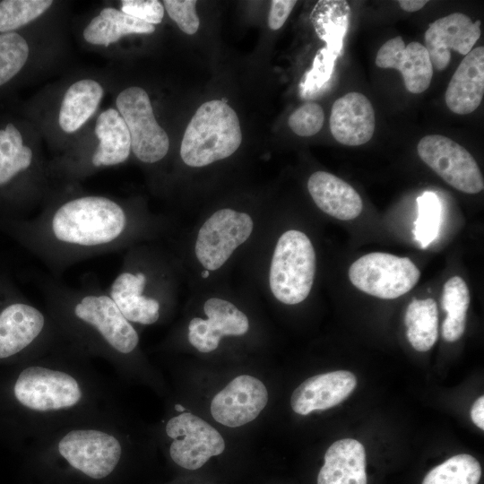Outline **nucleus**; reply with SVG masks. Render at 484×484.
<instances>
[{
    "label": "nucleus",
    "instance_id": "3",
    "mask_svg": "<svg viewBox=\"0 0 484 484\" xmlns=\"http://www.w3.org/2000/svg\"><path fill=\"white\" fill-rule=\"evenodd\" d=\"M57 459L44 468L49 484H102L117 472L123 450L118 439L99 429L67 432L56 446Z\"/></svg>",
    "mask_w": 484,
    "mask_h": 484
},
{
    "label": "nucleus",
    "instance_id": "29",
    "mask_svg": "<svg viewBox=\"0 0 484 484\" xmlns=\"http://www.w3.org/2000/svg\"><path fill=\"white\" fill-rule=\"evenodd\" d=\"M32 158V151L23 145L21 133L13 124L0 130V186L27 170Z\"/></svg>",
    "mask_w": 484,
    "mask_h": 484
},
{
    "label": "nucleus",
    "instance_id": "39",
    "mask_svg": "<svg viewBox=\"0 0 484 484\" xmlns=\"http://www.w3.org/2000/svg\"><path fill=\"white\" fill-rule=\"evenodd\" d=\"M471 417L473 423L480 428L484 429V396L477 399L471 410Z\"/></svg>",
    "mask_w": 484,
    "mask_h": 484
},
{
    "label": "nucleus",
    "instance_id": "9",
    "mask_svg": "<svg viewBox=\"0 0 484 484\" xmlns=\"http://www.w3.org/2000/svg\"><path fill=\"white\" fill-rule=\"evenodd\" d=\"M417 151L424 163L455 189L471 194L483 190V177L475 159L454 140L428 134L419 140Z\"/></svg>",
    "mask_w": 484,
    "mask_h": 484
},
{
    "label": "nucleus",
    "instance_id": "4",
    "mask_svg": "<svg viewBox=\"0 0 484 484\" xmlns=\"http://www.w3.org/2000/svg\"><path fill=\"white\" fill-rule=\"evenodd\" d=\"M242 133L235 110L220 99L202 104L185 131L180 156L194 168L207 166L232 155L240 146Z\"/></svg>",
    "mask_w": 484,
    "mask_h": 484
},
{
    "label": "nucleus",
    "instance_id": "31",
    "mask_svg": "<svg viewBox=\"0 0 484 484\" xmlns=\"http://www.w3.org/2000/svg\"><path fill=\"white\" fill-rule=\"evenodd\" d=\"M418 217L414 222V237L420 247L426 248L439 233L441 203L437 195L427 191L417 198Z\"/></svg>",
    "mask_w": 484,
    "mask_h": 484
},
{
    "label": "nucleus",
    "instance_id": "15",
    "mask_svg": "<svg viewBox=\"0 0 484 484\" xmlns=\"http://www.w3.org/2000/svg\"><path fill=\"white\" fill-rule=\"evenodd\" d=\"M375 62L379 68L398 70L411 93H421L430 85L433 66L427 48L419 42L406 46L402 37L393 38L380 47Z\"/></svg>",
    "mask_w": 484,
    "mask_h": 484
},
{
    "label": "nucleus",
    "instance_id": "1",
    "mask_svg": "<svg viewBox=\"0 0 484 484\" xmlns=\"http://www.w3.org/2000/svg\"><path fill=\"white\" fill-rule=\"evenodd\" d=\"M124 207L111 198L86 195L44 212L30 226L32 248L52 271L112 252L127 233Z\"/></svg>",
    "mask_w": 484,
    "mask_h": 484
},
{
    "label": "nucleus",
    "instance_id": "36",
    "mask_svg": "<svg viewBox=\"0 0 484 484\" xmlns=\"http://www.w3.org/2000/svg\"><path fill=\"white\" fill-rule=\"evenodd\" d=\"M196 3L194 0H164L163 5L179 29L188 35H193L200 25L195 10Z\"/></svg>",
    "mask_w": 484,
    "mask_h": 484
},
{
    "label": "nucleus",
    "instance_id": "26",
    "mask_svg": "<svg viewBox=\"0 0 484 484\" xmlns=\"http://www.w3.org/2000/svg\"><path fill=\"white\" fill-rule=\"evenodd\" d=\"M350 9L347 1L321 0L313 8L310 19L315 33L332 53L341 55L349 27Z\"/></svg>",
    "mask_w": 484,
    "mask_h": 484
},
{
    "label": "nucleus",
    "instance_id": "30",
    "mask_svg": "<svg viewBox=\"0 0 484 484\" xmlns=\"http://www.w3.org/2000/svg\"><path fill=\"white\" fill-rule=\"evenodd\" d=\"M480 477V462L473 456L462 454L429 471L421 484H478Z\"/></svg>",
    "mask_w": 484,
    "mask_h": 484
},
{
    "label": "nucleus",
    "instance_id": "35",
    "mask_svg": "<svg viewBox=\"0 0 484 484\" xmlns=\"http://www.w3.org/2000/svg\"><path fill=\"white\" fill-rule=\"evenodd\" d=\"M323 108L314 102L305 103L297 108L289 117L290 129L299 136H312L317 134L324 124Z\"/></svg>",
    "mask_w": 484,
    "mask_h": 484
},
{
    "label": "nucleus",
    "instance_id": "13",
    "mask_svg": "<svg viewBox=\"0 0 484 484\" xmlns=\"http://www.w3.org/2000/svg\"><path fill=\"white\" fill-rule=\"evenodd\" d=\"M480 23L458 12L430 23L424 35V46L433 69L442 71L447 67L451 50L466 56L480 37Z\"/></svg>",
    "mask_w": 484,
    "mask_h": 484
},
{
    "label": "nucleus",
    "instance_id": "40",
    "mask_svg": "<svg viewBox=\"0 0 484 484\" xmlns=\"http://www.w3.org/2000/svg\"><path fill=\"white\" fill-rule=\"evenodd\" d=\"M401 8L406 12H416L423 8L428 1L426 0H400Z\"/></svg>",
    "mask_w": 484,
    "mask_h": 484
},
{
    "label": "nucleus",
    "instance_id": "14",
    "mask_svg": "<svg viewBox=\"0 0 484 484\" xmlns=\"http://www.w3.org/2000/svg\"><path fill=\"white\" fill-rule=\"evenodd\" d=\"M203 310L207 319L194 317L188 324V341L201 352L216 350L225 335H243L249 329L247 316L228 300L211 298Z\"/></svg>",
    "mask_w": 484,
    "mask_h": 484
},
{
    "label": "nucleus",
    "instance_id": "28",
    "mask_svg": "<svg viewBox=\"0 0 484 484\" xmlns=\"http://www.w3.org/2000/svg\"><path fill=\"white\" fill-rule=\"evenodd\" d=\"M470 300L469 289L461 277L454 276L447 280L441 299L442 308L446 312L442 324V336L446 341H455L463 334Z\"/></svg>",
    "mask_w": 484,
    "mask_h": 484
},
{
    "label": "nucleus",
    "instance_id": "21",
    "mask_svg": "<svg viewBox=\"0 0 484 484\" xmlns=\"http://www.w3.org/2000/svg\"><path fill=\"white\" fill-rule=\"evenodd\" d=\"M146 280L147 274L142 271L124 269L116 276L107 291L130 323L149 325L160 318V302L142 297Z\"/></svg>",
    "mask_w": 484,
    "mask_h": 484
},
{
    "label": "nucleus",
    "instance_id": "27",
    "mask_svg": "<svg viewBox=\"0 0 484 484\" xmlns=\"http://www.w3.org/2000/svg\"><path fill=\"white\" fill-rule=\"evenodd\" d=\"M404 324L406 336L418 351H428L437 340L438 315L433 298L413 299L407 307Z\"/></svg>",
    "mask_w": 484,
    "mask_h": 484
},
{
    "label": "nucleus",
    "instance_id": "17",
    "mask_svg": "<svg viewBox=\"0 0 484 484\" xmlns=\"http://www.w3.org/2000/svg\"><path fill=\"white\" fill-rule=\"evenodd\" d=\"M356 385L355 376L346 370L314 376L294 390L290 398L291 408L300 415L332 408L344 401Z\"/></svg>",
    "mask_w": 484,
    "mask_h": 484
},
{
    "label": "nucleus",
    "instance_id": "37",
    "mask_svg": "<svg viewBox=\"0 0 484 484\" xmlns=\"http://www.w3.org/2000/svg\"><path fill=\"white\" fill-rule=\"evenodd\" d=\"M121 11L152 25L160 23L164 16L163 5L157 0H123Z\"/></svg>",
    "mask_w": 484,
    "mask_h": 484
},
{
    "label": "nucleus",
    "instance_id": "2",
    "mask_svg": "<svg viewBox=\"0 0 484 484\" xmlns=\"http://www.w3.org/2000/svg\"><path fill=\"white\" fill-rule=\"evenodd\" d=\"M42 288L51 307L69 315L108 348L125 355L138 346L136 330L107 291L90 284L70 288L53 281H45Z\"/></svg>",
    "mask_w": 484,
    "mask_h": 484
},
{
    "label": "nucleus",
    "instance_id": "38",
    "mask_svg": "<svg viewBox=\"0 0 484 484\" xmlns=\"http://www.w3.org/2000/svg\"><path fill=\"white\" fill-rule=\"evenodd\" d=\"M296 4L297 1L294 0H272L268 16L270 29L273 30L281 29Z\"/></svg>",
    "mask_w": 484,
    "mask_h": 484
},
{
    "label": "nucleus",
    "instance_id": "20",
    "mask_svg": "<svg viewBox=\"0 0 484 484\" xmlns=\"http://www.w3.org/2000/svg\"><path fill=\"white\" fill-rule=\"evenodd\" d=\"M307 189L317 207L338 220H353L362 211L363 203L358 192L329 172L313 173L308 178Z\"/></svg>",
    "mask_w": 484,
    "mask_h": 484
},
{
    "label": "nucleus",
    "instance_id": "8",
    "mask_svg": "<svg viewBox=\"0 0 484 484\" xmlns=\"http://www.w3.org/2000/svg\"><path fill=\"white\" fill-rule=\"evenodd\" d=\"M116 103L128 128L135 157L144 163L162 160L169 151V139L155 119L147 92L140 87L127 88L118 94Z\"/></svg>",
    "mask_w": 484,
    "mask_h": 484
},
{
    "label": "nucleus",
    "instance_id": "23",
    "mask_svg": "<svg viewBox=\"0 0 484 484\" xmlns=\"http://www.w3.org/2000/svg\"><path fill=\"white\" fill-rule=\"evenodd\" d=\"M95 134L99 143L91 160L94 167L114 166L127 160L131 151V137L117 110L108 108L99 116Z\"/></svg>",
    "mask_w": 484,
    "mask_h": 484
},
{
    "label": "nucleus",
    "instance_id": "12",
    "mask_svg": "<svg viewBox=\"0 0 484 484\" xmlns=\"http://www.w3.org/2000/svg\"><path fill=\"white\" fill-rule=\"evenodd\" d=\"M267 402L268 392L263 382L242 375L232 379L213 397L211 413L217 422L238 428L254 420Z\"/></svg>",
    "mask_w": 484,
    "mask_h": 484
},
{
    "label": "nucleus",
    "instance_id": "24",
    "mask_svg": "<svg viewBox=\"0 0 484 484\" xmlns=\"http://www.w3.org/2000/svg\"><path fill=\"white\" fill-rule=\"evenodd\" d=\"M103 93L101 85L93 80L73 83L62 100L58 119L60 127L66 133L78 130L94 114Z\"/></svg>",
    "mask_w": 484,
    "mask_h": 484
},
{
    "label": "nucleus",
    "instance_id": "6",
    "mask_svg": "<svg viewBox=\"0 0 484 484\" xmlns=\"http://www.w3.org/2000/svg\"><path fill=\"white\" fill-rule=\"evenodd\" d=\"M420 271L408 257L374 252L356 260L349 279L361 291L384 299L397 298L418 282Z\"/></svg>",
    "mask_w": 484,
    "mask_h": 484
},
{
    "label": "nucleus",
    "instance_id": "11",
    "mask_svg": "<svg viewBox=\"0 0 484 484\" xmlns=\"http://www.w3.org/2000/svg\"><path fill=\"white\" fill-rule=\"evenodd\" d=\"M166 433L173 439L169 446L170 458L186 470L201 468L211 457L220 455L225 449L221 435L190 412L171 418L166 425Z\"/></svg>",
    "mask_w": 484,
    "mask_h": 484
},
{
    "label": "nucleus",
    "instance_id": "10",
    "mask_svg": "<svg viewBox=\"0 0 484 484\" xmlns=\"http://www.w3.org/2000/svg\"><path fill=\"white\" fill-rule=\"evenodd\" d=\"M253 229V220L246 212L229 208L215 212L199 229L194 247L198 261L209 272L218 270Z\"/></svg>",
    "mask_w": 484,
    "mask_h": 484
},
{
    "label": "nucleus",
    "instance_id": "42",
    "mask_svg": "<svg viewBox=\"0 0 484 484\" xmlns=\"http://www.w3.org/2000/svg\"><path fill=\"white\" fill-rule=\"evenodd\" d=\"M210 274V272L208 270H204L203 272H202V277L203 278H207Z\"/></svg>",
    "mask_w": 484,
    "mask_h": 484
},
{
    "label": "nucleus",
    "instance_id": "41",
    "mask_svg": "<svg viewBox=\"0 0 484 484\" xmlns=\"http://www.w3.org/2000/svg\"><path fill=\"white\" fill-rule=\"evenodd\" d=\"M175 409L177 411H180V412H183L186 411V408H184L182 405L180 404H176L175 405Z\"/></svg>",
    "mask_w": 484,
    "mask_h": 484
},
{
    "label": "nucleus",
    "instance_id": "25",
    "mask_svg": "<svg viewBox=\"0 0 484 484\" xmlns=\"http://www.w3.org/2000/svg\"><path fill=\"white\" fill-rule=\"evenodd\" d=\"M154 30L152 24L115 8H105L84 29L83 38L91 44L108 47L125 35L151 34Z\"/></svg>",
    "mask_w": 484,
    "mask_h": 484
},
{
    "label": "nucleus",
    "instance_id": "16",
    "mask_svg": "<svg viewBox=\"0 0 484 484\" xmlns=\"http://www.w3.org/2000/svg\"><path fill=\"white\" fill-rule=\"evenodd\" d=\"M329 123L338 143L347 146L362 145L374 134L375 111L365 95L351 91L334 101Z\"/></svg>",
    "mask_w": 484,
    "mask_h": 484
},
{
    "label": "nucleus",
    "instance_id": "32",
    "mask_svg": "<svg viewBox=\"0 0 484 484\" xmlns=\"http://www.w3.org/2000/svg\"><path fill=\"white\" fill-rule=\"evenodd\" d=\"M53 4L51 0H4L0 2V31L18 29L35 20Z\"/></svg>",
    "mask_w": 484,
    "mask_h": 484
},
{
    "label": "nucleus",
    "instance_id": "5",
    "mask_svg": "<svg viewBox=\"0 0 484 484\" xmlns=\"http://www.w3.org/2000/svg\"><path fill=\"white\" fill-rule=\"evenodd\" d=\"M315 273V253L308 237L296 229L277 241L269 272L272 293L281 303L295 305L307 298Z\"/></svg>",
    "mask_w": 484,
    "mask_h": 484
},
{
    "label": "nucleus",
    "instance_id": "19",
    "mask_svg": "<svg viewBox=\"0 0 484 484\" xmlns=\"http://www.w3.org/2000/svg\"><path fill=\"white\" fill-rule=\"evenodd\" d=\"M484 95V48H472L462 60L447 86L445 100L458 115L473 112Z\"/></svg>",
    "mask_w": 484,
    "mask_h": 484
},
{
    "label": "nucleus",
    "instance_id": "22",
    "mask_svg": "<svg viewBox=\"0 0 484 484\" xmlns=\"http://www.w3.org/2000/svg\"><path fill=\"white\" fill-rule=\"evenodd\" d=\"M366 452L351 438L334 442L324 454L317 484H367Z\"/></svg>",
    "mask_w": 484,
    "mask_h": 484
},
{
    "label": "nucleus",
    "instance_id": "7",
    "mask_svg": "<svg viewBox=\"0 0 484 484\" xmlns=\"http://www.w3.org/2000/svg\"><path fill=\"white\" fill-rule=\"evenodd\" d=\"M13 392L22 406L38 412L72 408L81 402L83 393L73 376L42 366L23 369L16 379Z\"/></svg>",
    "mask_w": 484,
    "mask_h": 484
},
{
    "label": "nucleus",
    "instance_id": "34",
    "mask_svg": "<svg viewBox=\"0 0 484 484\" xmlns=\"http://www.w3.org/2000/svg\"><path fill=\"white\" fill-rule=\"evenodd\" d=\"M337 57V55L326 48L317 51L312 68L305 73L300 83V91L303 97L317 93L328 82Z\"/></svg>",
    "mask_w": 484,
    "mask_h": 484
},
{
    "label": "nucleus",
    "instance_id": "18",
    "mask_svg": "<svg viewBox=\"0 0 484 484\" xmlns=\"http://www.w3.org/2000/svg\"><path fill=\"white\" fill-rule=\"evenodd\" d=\"M47 317L25 302L9 304L0 312V359L13 356L40 338Z\"/></svg>",
    "mask_w": 484,
    "mask_h": 484
},
{
    "label": "nucleus",
    "instance_id": "33",
    "mask_svg": "<svg viewBox=\"0 0 484 484\" xmlns=\"http://www.w3.org/2000/svg\"><path fill=\"white\" fill-rule=\"evenodd\" d=\"M28 56L29 46L24 38L16 32L0 34V85L20 72Z\"/></svg>",
    "mask_w": 484,
    "mask_h": 484
}]
</instances>
